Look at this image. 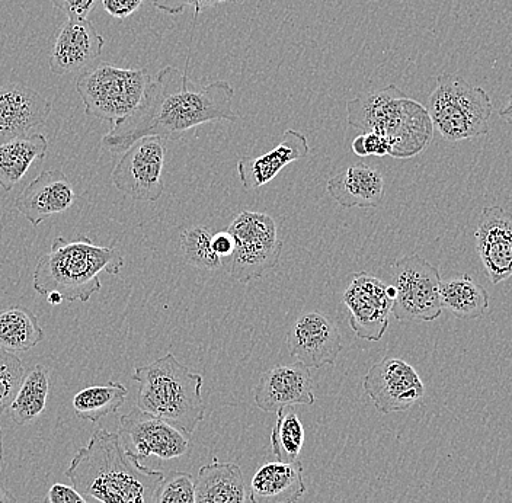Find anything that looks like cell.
I'll return each mask as SVG.
<instances>
[{
	"instance_id": "13",
	"label": "cell",
	"mask_w": 512,
	"mask_h": 503,
	"mask_svg": "<svg viewBox=\"0 0 512 503\" xmlns=\"http://www.w3.org/2000/svg\"><path fill=\"white\" fill-rule=\"evenodd\" d=\"M363 389L383 415L406 412L425 396L421 377L400 358L376 362L364 376Z\"/></svg>"
},
{
	"instance_id": "10",
	"label": "cell",
	"mask_w": 512,
	"mask_h": 503,
	"mask_svg": "<svg viewBox=\"0 0 512 503\" xmlns=\"http://www.w3.org/2000/svg\"><path fill=\"white\" fill-rule=\"evenodd\" d=\"M117 434L124 451L139 463L150 456L174 460L191 451V435L139 408L120 416Z\"/></svg>"
},
{
	"instance_id": "32",
	"label": "cell",
	"mask_w": 512,
	"mask_h": 503,
	"mask_svg": "<svg viewBox=\"0 0 512 503\" xmlns=\"http://www.w3.org/2000/svg\"><path fill=\"white\" fill-rule=\"evenodd\" d=\"M153 503H195L194 476L187 472L165 474Z\"/></svg>"
},
{
	"instance_id": "21",
	"label": "cell",
	"mask_w": 512,
	"mask_h": 503,
	"mask_svg": "<svg viewBox=\"0 0 512 503\" xmlns=\"http://www.w3.org/2000/svg\"><path fill=\"white\" fill-rule=\"evenodd\" d=\"M307 492L303 464L270 461L259 467L249 486L251 503H297Z\"/></svg>"
},
{
	"instance_id": "31",
	"label": "cell",
	"mask_w": 512,
	"mask_h": 503,
	"mask_svg": "<svg viewBox=\"0 0 512 503\" xmlns=\"http://www.w3.org/2000/svg\"><path fill=\"white\" fill-rule=\"evenodd\" d=\"M25 374L21 358L0 348V416L11 408Z\"/></svg>"
},
{
	"instance_id": "2",
	"label": "cell",
	"mask_w": 512,
	"mask_h": 503,
	"mask_svg": "<svg viewBox=\"0 0 512 503\" xmlns=\"http://www.w3.org/2000/svg\"><path fill=\"white\" fill-rule=\"evenodd\" d=\"M165 474L128 456L118 434L108 429H96L66 472L82 495L101 503H153Z\"/></svg>"
},
{
	"instance_id": "20",
	"label": "cell",
	"mask_w": 512,
	"mask_h": 503,
	"mask_svg": "<svg viewBox=\"0 0 512 503\" xmlns=\"http://www.w3.org/2000/svg\"><path fill=\"white\" fill-rule=\"evenodd\" d=\"M309 155V142L300 131L286 130L277 147L258 158H242L238 162V175L242 187L258 189L274 181L275 176L290 163Z\"/></svg>"
},
{
	"instance_id": "11",
	"label": "cell",
	"mask_w": 512,
	"mask_h": 503,
	"mask_svg": "<svg viewBox=\"0 0 512 503\" xmlns=\"http://www.w3.org/2000/svg\"><path fill=\"white\" fill-rule=\"evenodd\" d=\"M166 140L147 137L126 150L112 171V184L136 201L155 203L162 197Z\"/></svg>"
},
{
	"instance_id": "39",
	"label": "cell",
	"mask_w": 512,
	"mask_h": 503,
	"mask_svg": "<svg viewBox=\"0 0 512 503\" xmlns=\"http://www.w3.org/2000/svg\"><path fill=\"white\" fill-rule=\"evenodd\" d=\"M499 117H501V120H504L505 123L512 126V94L510 99H508L507 105L499 111Z\"/></svg>"
},
{
	"instance_id": "23",
	"label": "cell",
	"mask_w": 512,
	"mask_h": 503,
	"mask_svg": "<svg viewBox=\"0 0 512 503\" xmlns=\"http://www.w3.org/2000/svg\"><path fill=\"white\" fill-rule=\"evenodd\" d=\"M245 479L236 463L214 458L195 479V503H246Z\"/></svg>"
},
{
	"instance_id": "42",
	"label": "cell",
	"mask_w": 512,
	"mask_h": 503,
	"mask_svg": "<svg viewBox=\"0 0 512 503\" xmlns=\"http://www.w3.org/2000/svg\"><path fill=\"white\" fill-rule=\"evenodd\" d=\"M3 457V431L2 426H0V461H2Z\"/></svg>"
},
{
	"instance_id": "22",
	"label": "cell",
	"mask_w": 512,
	"mask_h": 503,
	"mask_svg": "<svg viewBox=\"0 0 512 503\" xmlns=\"http://www.w3.org/2000/svg\"><path fill=\"white\" fill-rule=\"evenodd\" d=\"M329 197L344 208H374L384 198L382 172L367 163H357L329 179Z\"/></svg>"
},
{
	"instance_id": "27",
	"label": "cell",
	"mask_w": 512,
	"mask_h": 503,
	"mask_svg": "<svg viewBox=\"0 0 512 503\" xmlns=\"http://www.w3.org/2000/svg\"><path fill=\"white\" fill-rule=\"evenodd\" d=\"M50 373L38 364L25 374L9 412L16 425H27L46 410Z\"/></svg>"
},
{
	"instance_id": "40",
	"label": "cell",
	"mask_w": 512,
	"mask_h": 503,
	"mask_svg": "<svg viewBox=\"0 0 512 503\" xmlns=\"http://www.w3.org/2000/svg\"><path fill=\"white\" fill-rule=\"evenodd\" d=\"M0 503H18L14 495L0 483Z\"/></svg>"
},
{
	"instance_id": "15",
	"label": "cell",
	"mask_w": 512,
	"mask_h": 503,
	"mask_svg": "<svg viewBox=\"0 0 512 503\" xmlns=\"http://www.w3.org/2000/svg\"><path fill=\"white\" fill-rule=\"evenodd\" d=\"M312 371L302 362L275 365L259 378L254 399L256 406L267 413H277L296 405L313 406L316 402Z\"/></svg>"
},
{
	"instance_id": "17",
	"label": "cell",
	"mask_w": 512,
	"mask_h": 503,
	"mask_svg": "<svg viewBox=\"0 0 512 503\" xmlns=\"http://www.w3.org/2000/svg\"><path fill=\"white\" fill-rule=\"evenodd\" d=\"M51 108L50 101L22 83L0 85V143L34 134L46 124Z\"/></svg>"
},
{
	"instance_id": "38",
	"label": "cell",
	"mask_w": 512,
	"mask_h": 503,
	"mask_svg": "<svg viewBox=\"0 0 512 503\" xmlns=\"http://www.w3.org/2000/svg\"><path fill=\"white\" fill-rule=\"evenodd\" d=\"M211 246H213L214 253H216L220 259L230 258L233 251H235V240H233L232 235H230L227 230H224V232L216 233V235L213 236Z\"/></svg>"
},
{
	"instance_id": "16",
	"label": "cell",
	"mask_w": 512,
	"mask_h": 503,
	"mask_svg": "<svg viewBox=\"0 0 512 503\" xmlns=\"http://www.w3.org/2000/svg\"><path fill=\"white\" fill-rule=\"evenodd\" d=\"M476 251L492 284L512 277V214L498 205L485 207L475 232Z\"/></svg>"
},
{
	"instance_id": "8",
	"label": "cell",
	"mask_w": 512,
	"mask_h": 503,
	"mask_svg": "<svg viewBox=\"0 0 512 503\" xmlns=\"http://www.w3.org/2000/svg\"><path fill=\"white\" fill-rule=\"evenodd\" d=\"M227 232L235 240L229 265L233 280L252 283L280 264L284 243L278 237L277 224L268 214L242 211L229 224Z\"/></svg>"
},
{
	"instance_id": "24",
	"label": "cell",
	"mask_w": 512,
	"mask_h": 503,
	"mask_svg": "<svg viewBox=\"0 0 512 503\" xmlns=\"http://www.w3.org/2000/svg\"><path fill=\"white\" fill-rule=\"evenodd\" d=\"M48 142L40 133L0 143V187L12 191L35 162L46 158Z\"/></svg>"
},
{
	"instance_id": "41",
	"label": "cell",
	"mask_w": 512,
	"mask_h": 503,
	"mask_svg": "<svg viewBox=\"0 0 512 503\" xmlns=\"http://www.w3.org/2000/svg\"><path fill=\"white\" fill-rule=\"evenodd\" d=\"M46 297L51 306H59V304H62L64 301L63 297L60 296L59 293H54V291L53 293H48Z\"/></svg>"
},
{
	"instance_id": "37",
	"label": "cell",
	"mask_w": 512,
	"mask_h": 503,
	"mask_svg": "<svg viewBox=\"0 0 512 503\" xmlns=\"http://www.w3.org/2000/svg\"><path fill=\"white\" fill-rule=\"evenodd\" d=\"M363 146L364 153L367 156H377V158H383V156L390 155V143L386 137L379 136L374 133H363Z\"/></svg>"
},
{
	"instance_id": "3",
	"label": "cell",
	"mask_w": 512,
	"mask_h": 503,
	"mask_svg": "<svg viewBox=\"0 0 512 503\" xmlns=\"http://www.w3.org/2000/svg\"><path fill=\"white\" fill-rule=\"evenodd\" d=\"M123 267V255L115 245L98 246L85 236L76 240L57 237L35 267L34 290L44 297L54 291L70 303H88L101 290L99 274L118 275Z\"/></svg>"
},
{
	"instance_id": "28",
	"label": "cell",
	"mask_w": 512,
	"mask_h": 503,
	"mask_svg": "<svg viewBox=\"0 0 512 503\" xmlns=\"http://www.w3.org/2000/svg\"><path fill=\"white\" fill-rule=\"evenodd\" d=\"M127 389L118 381L105 386H92L80 390L72 400L73 410L82 421L96 422L114 415L126 403Z\"/></svg>"
},
{
	"instance_id": "1",
	"label": "cell",
	"mask_w": 512,
	"mask_h": 503,
	"mask_svg": "<svg viewBox=\"0 0 512 503\" xmlns=\"http://www.w3.org/2000/svg\"><path fill=\"white\" fill-rule=\"evenodd\" d=\"M235 89L226 80L200 85L174 66L160 70L150 80L142 102L133 114L112 126L102 139L111 153L126 152L147 137L179 140L192 128L216 121H238L233 110Z\"/></svg>"
},
{
	"instance_id": "30",
	"label": "cell",
	"mask_w": 512,
	"mask_h": 503,
	"mask_svg": "<svg viewBox=\"0 0 512 503\" xmlns=\"http://www.w3.org/2000/svg\"><path fill=\"white\" fill-rule=\"evenodd\" d=\"M211 240L213 235L204 226L190 227L181 233V251L188 264L208 271L222 267L223 259L214 253Z\"/></svg>"
},
{
	"instance_id": "9",
	"label": "cell",
	"mask_w": 512,
	"mask_h": 503,
	"mask_svg": "<svg viewBox=\"0 0 512 503\" xmlns=\"http://www.w3.org/2000/svg\"><path fill=\"white\" fill-rule=\"evenodd\" d=\"M440 269L418 253L396 259L392 269L395 290L392 315L399 322H434L443 313Z\"/></svg>"
},
{
	"instance_id": "29",
	"label": "cell",
	"mask_w": 512,
	"mask_h": 503,
	"mask_svg": "<svg viewBox=\"0 0 512 503\" xmlns=\"http://www.w3.org/2000/svg\"><path fill=\"white\" fill-rule=\"evenodd\" d=\"M304 441H306V431L294 409L278 410L277 421L271 432V450L277 461L281 463L299 461Z\"/></svg>"
},
{
	"instance_id": "5",
	"label": "cell",
	"mask_w": 512,
	"mask_h": 503,
	"mask_svg": "<svg viewBox=\"0 0 512 503\" xmlns=\"http://www.w3.org/2000/svg\"><path fill=\"white\" fill-rule=\"evenodd\" d=\"M133 380L140 384L137 408L192 435L204 421L201 389L204 378L181 364L174 354L136 368Z\"/></svg>"
},
{
	"instance_id": "4",
	"label": "cell",
	"mask_w": 512,
	"mask_h": 503,
	"mask_svg": "<svg viewBox=\"0 0 512 503\" xmlns=\"http://www.w3.org/2000/svg\"><path fill=\"white\" fill-rule=\"evenodd\" d=\"M347 121L355 130L386 137L390 155L411 159L430 146L434 126L427 108L409 99L396 85L347 102Z\"/></svg>"
},
{
	"instance_id": "34",
	"label": "cell",
	"mask_w": 512,
	"mask_h": 503,
	"mask_svg": "<svg viewBox=\"0 0 512 503\" xmlns=\"http://www.w3.org/2000/svg\"><path fill=\"white\" fill-rule=\"evenodd\" d=\"M51 3L67 18L88 19L101 0H51Z\"/></svg>"
},
{
	"instance_id": "25",
	"label": "cell",
	"mask_w": 512,
	"mask_h": 503,
	"mask_svg": "<svg viewBox=\"0 0 512 503\" xmlns=\"http://www.w3.org/2000/svg\"><path fill=\"white\" fill-rule=\"evenodd\" d=\"M440 297L443 309L459 319H480L489 310L488 291L466 274L441 281Z\"/></svg>"
},
{
	"instance_id": "18",
	"label": "cell",
	"mask_w": 512,
	"mask_h": 503,
	"mask_svg": "<svg viewBox=\"0 0 512 503\" xmlns=\"http://www.w3.org/2000/svg\"><path fill=\"white\" fill-rule=\"evenodd\" d=\"M105 40L88 19L69 18L57 35L51 50V73L57 76L72 75L88 69L104 50Z\"/></svg>"
},
{
	"instance_id": "19",
	"label": "cell",
	"mask_w": 512,
	"mask_h": 503,
	"mask_svg": "<svg viewBox=\"0 0 512 503\" xmlns=\"http://www.w3.org/2000/svg\"><path fill=\"white\" fill-rule=\"evenodd\" d=\"M76 200L75 187L62 171L41 172L16 198L15 207L32 226L69 210Z\"/></svg>"
},
{
	"instance_id": "36",
	"label": "cell",
	"mask_w": 512,
	"mask_h": 503,
	"mask_svg": "<svg viewBox=\"0 0 512 503\" xmlns=\"http://www.w3.org/2000/svg\"><path fill=\"white\" fill-rule=\"evenodd\" d=\"M46 503H89L75 486L56 483L48 489Z\"/></svg>"
},
{
	"instance_id": "43",
	"label": "cell",
	"mask_w": 512,
	"mask_h": 503,
	"mask_svg": "<svg viewBox=\"0 0 512 503\" xmlns=\"http://www.w3.org/2000/svg\"><path fill=\"white\" fill-rule=\"evenodd\" d=\"M511 41H512V38H511Z\"/></svg>"
},
{
	"instance_id": "7",
	"label": "cell",
	"mask_w": 512,
	"mask_h": 503,
	"mask_svg": "<svg viewBox=\"0 0 512 503\" xmlns=\"http://www.w3.org/2000/svg\"><path fill=\"white\" fill-rule=\"evenodd\" d=\"M152 76L147 69H123L99 63L76 80L86 115L114 124L133 114L142 102Z\"/></svg>"
},
{
	"instance_id": "12",
	"label": "cell",
	"mask_w": 512,
	"mask_h": 503,
	"mask_svg": "<svg viewBox=\"0 0 512 503\" xmlns=\"http://www.w3.org/2000/svg\"><path fill=\"white\" fill-rule=\"evenodd\" d=\"M395 290L376 275L355 272L342 303L350 312V326L364 341L379 342L389 328Z\"/></svg>"
},
{
	"instance_id": "14",
	"label": "cell",
	"mask_w": 512,
	"mask_h": 503,
	"mask_svg": "<svg viewBox=\"0 0 512 503\" xmlns=\"http://www.w3.org/2000/svg\"><path fill=\"white\" fill-rule=\"evenodd\" d=\"M288 351L309 368L334 365L342 351V335L329 317L319 312L303 313L287 335Z\"/></svg>"
},
{
	"instance_id": "6",
	"label": "cell",
	"mask_w": 512,
	"mask_h": 503,
	"mask_svg": "<svg viewBox=\"0 0 512 503\" xmlns=\"http://www.w3.org/2000/svg\"><path fill=\"white\" fill-rule=\"evenodd\" d=\"M427 111L440 136L457 143L489 133L494 105L485 89L456 75H440L428 98Z\"/></svg>"
},
{
	"instance_id": "35",
	"label": "cell",
	"mask_w": 512,
	"mask_h": 503,
	"mask_svg": "<svg viewBox=\"0 0 512 503\" xmlns=\"http://www.w3.org/2000/svg\"><path fill=\"white\" fill-rule=\"evenodd\" d=\"M144 0H101L102 8L114 19L130 18L142 8Z\"/></svg>"
},
{
	"instance_id": "26",
	"label": "cell",
	"mask_w": 512,
	"mask_h": 503,
	"mask_svg": "<svg viewBox=\"0 0 512 503\" xmlns=\"http://www.w3.org/2000/svg\"><path fill=\"white\" fill-rule=\"evenodd\" d=\"M43 339L37 316L28 307L12 306L0 312V348L9 352L28 351Z\"/></svg>"
},
{
	"instance_id": "33",
	"label": "cell",
	"mask_w": 512,
	"mask_h": 503,
	"mask_svg": "<svg viewBox=\"0 0 512 503\" xmlns=\"http://www.w3.org/2000/svg\"><path fill=\"white\" fill-rule=\"evenodd\" d=\"M152 5L160 12L168 15H181L185 9H194V18L197 19L201 12L222 3H240L242 0H150Z\"/></svg>"
}]
</instances>
